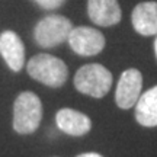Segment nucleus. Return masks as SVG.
I'll return each mask as SVG.
<instances>
[{
	"label": "nucleus",
	"mask_w": 157,
	"mask_h": 157,
	"mask_svg": "<svg viewBox=\"0 0 157 157\" xmlns=\"http://www.w3.org/2000/svg\"><path fill=\"white\" fill-rule=\"evenodd\" d=\"M74 86L80 93L101 99L112 86V73L99 63L86 64L77 70L74 76Z\"/></svg>",
	"instance_id": "3"
},
{
	"label": "nucleus",
	"mask_w": 157,
	"mask_h": 157,
	"mask_svg": "<svg viewBox=\"0 0 157 157\" xmlns=\"http://www.w3.org/2000/svg\"><path fill=\"white\" fill-rule=\"evenodd\" d=\"M154 52H156V58H157V35H156V39H154Z\"/></svg>",
	"instance_id": "14"
},
{
	"label": "nucleus",
	"mask_w": 157,
	"mask_h": 157,
	"mask_svg": "<svg viewBox=\"0 0 157 157\" xmlns=\"http://www.w3.org/2000/svg\"><path fill=\"white\" fill-rule=\"evenodd\" d=\"M42 119V103L32 92H22L13 103V129L17 134H32Z\"/></svg>",
	"instance_id": "2"
},
{
	"label": "nucleus",
	"mask_w": 157,
	"mask_h": 157,
	"mask_svg": "<svg viewBox=\"0 0 157 157\" xmlns=\"http://www.w3.org/2000/svg\"><path fill=\"white\" fill-rule=\"evenodd\" d=\"M56 122L57 127L63 132L73 135V137L87 134L92 128V121L87 115L78 112L76 109H70V108H63L57 112Z\"/></svg>",
	"instance_id": "10"
},
{
	"label": "nucleus",
	"mask_w": 157,
	"mask_h": 157,
	"mask_svg": "<svg viewBox=\"0 0 157 157\" xmlns=\"http://www.w3.org/2000/svg\"><path fill=\"white\" fill-rule=\"evenodd\" d=\"M31 77L48 87H60L67 82L68 68L66 63L51 54H38L26 64Z\"/></svg>",
	"instance_id": "1"
},
{
	"label": "nucleus",
	"mask_w": 157,
	"mask_h": 157,
	"mask_svg": "<svg viewBox=\"0 0 157 157\" xmlns=\"http://www.w3.org/2000/svg\"><path fill=\"white\" fill-rule=\"evenodd\" d=\"M34 2L39 7L45 9V10H54V9L61 7L67 0H34Z\"/></svg>",
	"instance_id": "12"
},
{
	"label": "nucleus",
	"mask_w": 157,
	"mask_h": 157,
	"mask_svg": "<svg viewBox=\"0 0 157 157\" xmlns=\"http://www.w3.org/2000/svg\"><path fill=\"white\" fill-rule=\"evenodd\" d=\"M135 119L143 127H157V86L140 96L135 103Z\"/></svg>",
	"instance_id": "11"
},
{
	"label": "nucleus",
	"mask_w": 157,
	"mask_h": 157,
	"mask_svg": "<svg viewBox=\"0 0 157 157\" xmlns=\"http://www.w3.org/2000/svg\"><path fill=\"white\" fill-rule=\"evenodd\" d=\"M73 23L63 15H48L42 17L34 29V38L42 48H54L68 39Z\"/></svg>",
	"instance_id": "4"
},
{
	"label": "nucleus",
	"mask_w": 157,
	"mask_h": 157,
	"mask_svg": "<svg viewBox=\"0 0 157 157\" xmlns=\"http://www.w3.org/2000/svg\"><path fill=\"white\" fill-rule=\"evenodd\" d=\"M143 87V74L137 68L125 70L118 82L117 92H115V101L121 109H129L135 106L141 96Z\"/></svg>",
	"instance_id": "6"
},
{
	"label": "nucleus",
	"mask_w": 157,
	"mask_h": 157,
	"mask_svg": "<svg viewBox=\"0 0 157 157\" xmlns=\"http://www.w3.org/2000/svg\"><path fill=\"white\" fill-rule=\"evenodd\" d=\"M87 15L98 26H113L121 22L122 12L118 0H87Z\"/></svg>",
	"instance_id": "8"
},
{
	"label": "nucleus",
	"mask_w": 157,
	"mask_h": 157,
	"mask_svg": "<svg viewBox=\"0 0 157 157\" xmlns=\"http://www.w3.org/2000/svg\"><path fill=\"white\" fill-rule=\"evenodd\" d=\"M0 56L12 71H21L25 64V45L21 36L13 31L0 34Z\"/></svg>",
	"instance_id": "7"
},
{
	"label": "nucleus",
	"mask_w": 157,
	"mask_h": 157,
	"mask_svg": "<svg viewBox=\"0 0 157 157\" xmlns=\"http://www.w3.org/2000/svg\"><path fill=\"white\" fill-rule=\"evenodd\" d=\"M131 23L143 36L157 35V2H141L131 13Z\"/></svg>",
	"instance_id": "9"
},
{
	"label": "nucleus",
	"mask_w": 157,
	"mask_h": 157,
	"mask_svg": "<svg viewBox=\"0 0 157 157\" xmlns=\"http://www.w3.org/2000/svg\"><path fill=\"white\" fill-rule=\"evenodd\" d=\"M77 157H103L99 153H83V154H78Z\"/></svg>",
	"instance_id": "13"
},
{
	"label": "nucleus",
	"mask_w": 157,
	"mask_h": 157,
	"mask_svg": "<svg viewBox=\"0 0 157 157\" xmlns=\"http://www.w3.org/2000/svg\"><path fill=\"white\" fill-rule=\"evenodd\" d=\"M70 48L82 57H92L102 52L106 39L99 29L92 26H76L71 29L67 39Z\"/></svg>",
	"instance_id": "5"
}]
</instances>
